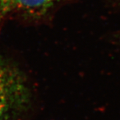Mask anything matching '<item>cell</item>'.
<instances>
[{
  "mask_svg": "<svg viewBox=\"0 0 120 120\" xmlns=\"http://www.w3.org/2000/svg\"><path fill=\"white\" fill-rule=\"evenodd\" d=\"M21 73L0 57V120H14L30 101Z\"/></svg>",
  "mask_w": 120,
  "mask_h": 120,
  "instance_id": "6da1fadb",
  "label": "cell"
},
{
  "mask_svg": "<svg viewBox=\"0 0 120 120\" xmlns=\"http://www.w3.org/2000/svg\"><path fill=\"white\" fill-rule=\"evenodd\" d=\"M61 0H0V20L13 12L40 15Z\"/></svg>",
  "mask_w": 120,
  "mask_h": 120,
  "instance_id": "7a4b0ae2",
  "label": "cell"
}]
</instances>
